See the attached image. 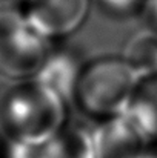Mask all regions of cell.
I'll list each match as a JSON object with an SVG mask.
<instances>
[{"mask_svg":"<svg viewBox=\"0 0 157 158\" xmlns=\"http://www.w3.org/2000/svg\"><path fill=\"white\" fill-rule=\"evenodd\" d=\"M134 81V72L125 63L116 60L96 63L82 78V103L97 114L117 110L129 98Z\"/></svg>","mask_w":157,"mask_h":158,"instance_id":"7a4b0ae2","label":"cell"},{"mask_svg":"<svg viewBox=\"0 0 157 158\" xmlns=\"http://www.w3.org/2000/svg\"><path fill=\"white\" fill-rule=\"evenodd\" d=\"M60 106L57 97L42 85L17 89L5 105V121L20 138L39 140L57 124Z\"/></svg>","mask_w":157,"mask_h":158,"instance_id":"6da1fadb","label":"cell"},{"mask_svg":"<svg viewBox=\"0 0 157 158\" xmlns=\"http://www.w3.org/2000/svg\"><path fill=\"white\" fill-rule=\"evenodd\" d=\"M88 12V0H40L34 20L45 32L66 34L76 29Z\"/></svg>","mask_w":157,"mask_h":158,"instance_id":"277c9868","label":"cell"},{"mask_svg":"<svg viewBox=\"0 0 157 158\" xmlns=\"http://www.w3.org/2000/svg\"><path fill=\"white\" fill-rule=\"evenodd\" d=\"M43 32L34 19H0V66L12 74L36 68L43 51Z\"/></svg>","mask_w":157,"mask_h":158,"instance_id":"3957f363","label":"cell"},{"mask_svg":"<svg viewBox=\"0 0 157 158\" xmlns=\"http://www.w3.org/2000/svg\"><path fill=\"white\" fill-rule=\"evenodd\" d=\"M154 15H156V20H157V5H156V9H154Z\"/></svg>","mask_w":157,"mask_h":158,"instance_id":"8992f818","label":"cell"},{"mask_svg":"<svg viewBox=\"0 0 157 158\" xmlns=\"http://www.w3.org/2000/svg\"><path fill=\"white\" fill-rule=\"evenodd\" d=\"M140 105L146 110L151 124L154 126V129L157 131V81H151L142 94L140 98Z\"/></svg>","mask_w":157,"mask_h":158,"instance_id":"5b68a950","label":"cell"}]
</instances>
